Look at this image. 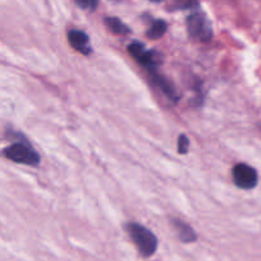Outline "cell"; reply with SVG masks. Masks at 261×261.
Listing matches in <instances>:
<instances>
[{
  "instance_id": "cell-1",
  "label": "cell",
  "mask_w": 261,
  "mask_h": 261,
  "mask_svg": "<svg viewBox=\"0 0 261 261\" xmlns=\"http://www.w3.org/2000/svg\"><path fill=\"white\" fill-rule=\"evenodd\" d=\"M125 229L143 257H150L154 255L158 247V239L150 229L135 222L126 223Z\"/></svg>"
},
{
  "instance_id": "cell-2",
  "label": "cell",
  "mask_w": 261,
  "mask_h": 261,
  "mask_svg": "<svg viewBox=\"0 0 261 261\" xmlns=\"http://www.w3.org/2000/svg\"><path fill=\"white\" fill-rule=\"evenodd\" d=\"M188 33L193 40L200 42H208L213 37V27L209 18L200 10H195L191 13L186 20Z\"/></svg>"
},
{
  "instance_id": "cell-3",
  "label": "cell",
  "mask_w": 261,
  "mask_h": 261,
  "mask_svg": "<svg viewBox=\"0 0 261 261\" xmlns=\"http://www.w3.org/2000/svg\"><path fill=\"white\" fill-rule=\"evenodd\" d=\"M3 155L15 163L32 166V167H36V166L40 165L41 161L40 154L33 149L32 145L22 142H15L8 148H5L3 150Z\"/></svg>"
},
{
  "instance_id": "cell-4",
  "label": "cell",
  "mask_w": 261,
  "mask_h": 261,
  "mask_svg": "<svg viewBox=\"0 0 261 261\" xmlns=\"http://www.w3.org/2000/svg\"><path fill=\"white\" fill-rule=\"evenodd\" d=\"M232 177H233L234 185L244 190H251L256 188L259 182V175L256 170L246 163H239L234 166L232 171Z\"/></svg>"
},
{
  "instance_id": "cell-5",
  "label": "cell",
  "mask_w": 261,
  "mask_h": 261,
  "mask_svg": "<svg viewBox=\"0 0 261 261\" xmlns=\"http://www.w3.org/2000/svg\"><path fill=\"white\" fill-rule=\"evenodd\" d=\"M127 51H129L130 55L133 56V59H135L137 63L139 64V65H142L143 68L147 69L149 73L157 71V66L160 65V60H158L157 58V54L153 53V51L150 50H147L143 43H130V45L127 46Z\"/></svg>"
},
{
  "instance_id": "cell-6",
  "label": "cell",
  "mask_w": 261,
  "mask_h": 261,
  "mask_svg": "<svg viewBox=\"0 0 261 261\" xmlns=\"http://www.w3.org/2000/svg\"><path fill=\"white\" fill-rule=\"evenodd\" d=\"M68 40L74 50L79 51L83 55H89L92 53L89 37L86 32L79 30H71L68 32Z\"/></svg>"
},
{
  "instance_id": "cell-7",
  "label": "cell",
  "mask_w": 261,
  "mask_h": 261,
  "mask_svg": "<svg viewBox=\"0 0 261 261\" xmlns=\"http://www.w3.org/2000/svg\"><path fill=\"white\" fill-rule=\"evenodd\" d=\"M150 75H152V83L154 84V86L157 87V88L160 89L163 94H165V96H167L168 98L173 102L178 101V98H180V97H178V94L176 93V89L173 88V86L171 84L170 81H167L165 76L161 75V74H158L157 71H152V73H150Z\"/></svg>"
},
{
  "instance_id": "cell-8",
  "label": "cell",
  "mask_w": 261,
  "mask_h": 261,
  "mask_svg": "<svg viewBox=\"0 0 261 261\" xmlns=\"http://www.w3.org/2000/svg\"><path fill=\"white\" fill-rule=\"evenodd\" d=\"M171 223H172L173 228H175L176 233H177L178 239L181 241L185 242V244H190V242L196 241L198 237H196V233L193 229V227H190L188 223H185L184 221H180V219H172Z\"/></svg>"
},
{
  "instance_id": "cell-9",
  "label": "cell",
  "mask_w": 261,
  "mask_h": 261,
  "mask_svg": "<svg viewBox=\"0 0 261 261\" xmlns=\"http://www.w3.org/2000/svg\"><path fill=\"white\" fill-rule=\"evenodd\" d=\"M105 24H106V27L109 28L112 33H115V35L125 36L129 35V33L132 32V30H130L122 20H120L119 18L106 17L105 18Z\"/></svg>"
},
{
  "instance_id": "cell-10",
  "label": "cell",
  "mask_w": 261,
  "mask_h": 261,
  "mask_svg": "<svg viewBox=\"0 0 261 261\" xmlns=\"http://www.w3.org/2000/svg\"><path fill=\"white\" fill-rule=\"evenodd\" d=\"M166 31H167V23L163 19H155L150 24L147 36L149 38H152V40H158V38H161L165 35Z\"/></svg>"
},
{
  "instance_id": "cell-11",
  "label": "cell",
  "mask_w": 261,
  "mask_h": 261,
  "mask_svg": "<svg viewBox=\"0 0 261 261\" xmlns=\"http://www.w3.org/2000/svg\"><path fill=\"white\" fill-rule=\"evenodd\" d=\"M189 148H190V140L186 135L181 134L178 137V144H177V149L180 154H186L189 152Z\"/></svg>"
},
{
  "instance_id": "cell-12",
  "label": "cell",
  "mask_w": 261,
  "mask_h": 261,
  "mask_svg": "<svg viewBox=\"0 0 261 261\" xmlns=\"http://www.w3.org/2000/svg\"><path fill=\"white\" fill-rule=\"evenodd\" d=\"M75 4L78 5V7L84 8V9L93 10V9H96L97 5H98V3H97V2H89V0H86V2H84V0H78V2H75Z\"/></svg>"
}]
</instances>
